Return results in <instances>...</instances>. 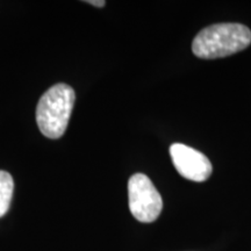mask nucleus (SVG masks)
I'll return each mask as SVG.
<instances>
[{"label":"nucleus","mask_w":251,"mask_h":251,"mask_svg":"<svg viewBox=\"0 0 251 251\" xmlns=\"http://www.w3.org/2000/svg\"><path fill=\"white\" fill-rule=\"evenodd\" d=\"M129 209L137 221L150 224L158 219L163 209V200L148 176L135 174L128 181Z\"/></svg>","instance_id":"7ed1b4c3"},{"label":"nucleus","mask_w":251,"mask_h":251,"mask_svg":"<svg viewBox=\"0 0 251 251\" xmlns=\"http://www.w3.org/2000/svg\"><path fill=\"white\" fill-rule=\"evenodd\" d=\"M170 156L176 170L188 180L201 183L212 175V163L202 152L183 143L170 147Z\"/></svg>","instance_id":"20e7f679"},{"label":"nucleus","mask_w":251,"mask_h":251,"mask_svg":"<svg viewBox=\"0 0 251 251\" xmlns=\"http://www.w3.org/2000/svg\"><path fill=\"white\" fill-rule=\"evenodd\" d=\"M86 2H87V4L96 6V7H103V6H105V4H106L103 0H90V1H86Z\"/></svg>","instance_id":"423d86ee"},{"label":"nucleus","mask_w":251,"mask_h":251,"mask_svg":"<svg viewBox=\"0 0 251 251\" xmlns=\"http://www.w3.org/2000/svg\"><path fill=\"white\" fill-rule=\"evenodd\" d=\"M75 105V91L67 84H56L41 97L36 107V122L41 133L59 139L67 130Z\"/></svg>","instance_id":"f03ea898"},{"label":"nucleus","mask_w":251,"mask_h":251,"mask_svg":"<svg viewBox=\"0 0 251 251\" xmlns=\"http://www.w3.org/2000/svg\"><path fill=\"white\" fill-rule=\"evenodd\" d=\"M14 181L12 176L6 171H0V218L8 212L13 197Z\"/></svg>","instance_id":"39448f33"},{"label":"nucleus","mask_w":251,"mask_h":251,"mask_svg":"<svg viewBox=\"0 0 251 251\" xmlns=\"http://www.w3.org/2000/svg\"><path fill=\"white\" fill-rule=\"evenodd\" d=\"M251 43V30L242 24H215L203 28L194 37L193 54L199 58L227 57L242 51Z\"/></svg>","instance_id":"f257e3e1"}]
</instances>
